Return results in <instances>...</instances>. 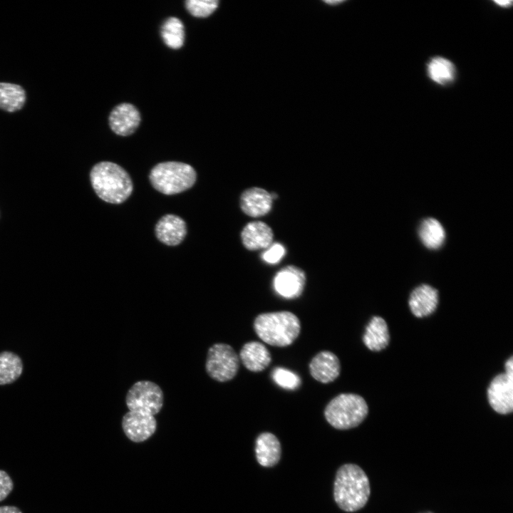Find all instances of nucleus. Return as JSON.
I'll return each instance as SVG.
<instances>
[{
    "label": "nucleus",
    "instance_id": "nucleus-1",
    "mask_svg": "<svg viewBox=\"0 0 513 513\" xmlns=\"http://www.w3.org/2000/svg\"><path fill=\"white\" fill-rule=\"evenodd\" d=\"M370 494L369 480L361 467L352 463L339 467L334 482L333 497L342 510L353 512L362 509Z\"/></svg>",
    "mask_w": 513,
    "mask_h": 513
},
{
    "label": "nucleus",
    "instance_id": "nucleus-2",
    "mask_svg": "<svg viewBox=\"0 0 513 513\" xmlns=\"http://www.w3.org/2000/svg\"><path fill=\"white\" fill-rule=\"evenodd\" d=\"M93 188L103 201L120 204L133 191V182L128 172L120 165L108 161L95 165L90 174Z\"/></svg>",
    "mask_w": 513,
    "mask_h": 513
},
{
    "label": "nucleus",
    "instance_id": "nucleus-3",
    "mask_svg": "<svg viewBox=\"0 0 513 513\" xmlns=\"http://www.w3.org/2000/svg\"><path fill=\"white\" fill-rule=\"evenodd\" d=\"M259 338L266 343L276 347L292 344L301 331V322L292 312L287 311L259 314L253 323Z\"/></svg>",
    "mask_w": 513,
    "mask_h": 513
},
{
    "label": "nucleus",
    "instance_id": "nucleus-4",
    "mask_svg": "<svg viewBox=\"0 0 513 513\" xmlns=\"http://www.w3.org/2000/svg\"><path fill=\"white\" fill-rule=\"evenodd\" d=\"M368 407L365 399L353 393L334 397L324 409L327 422L336 429L348 430L359 425L366 418Z\"/></svg>",
    "mask_w": 513,
    "mask_h": 513
},
{
    "label": "nucleus",
    "instance_id": "nucleus-5",
    "mask_svg": "<svg viewBox=\"0 0 513 513\" xmlns=\"http://www.w3.org/2000/svg\"><path fill=\"white\" fill-rule=\"evenodd\" d=\"M196 177V172L191 165L175 161L156 165L149 175L153 187L168 195L177 194L192 187Z\"/></svg>",
    "mask_w": 513,
    "mask_h": 513
},
{
    "label": "nucleus",
    "instance_id": "nucleus-6",
    "mask_svg": "<svg viewBox=\"0 0 513 513\" xmlns=\"http://www.w3.org/2000/svg\"><path fill=\"white\" fill-rule=\"evenodd\" d=\"M239 368V358L229 344L217 343L207 351L205 370L213 380L224 383L232 380Z\"/></svg>",
    "mask_w": 513,
    "mask_h": 513
},
{
    "label": "nucleus",
    "instance_id": "nucleus-7",
    "mask_svg": "<svg viewBox=\"0 0 513 513\" xmlns=\"http://www.w3.org/2000/svg\"><path fill=\"white\" fill-rule=\"evenodd\" d=\"M164 394L161 388L150 380L135 382L128 390L125 403L130 411L154 416L162 409Z\"/></svg>",
    "mask_w": 513,
    "mask_h": 513
},
{
    "label": "nucleus",
    "instance_id": "nucleus-8",
    "mask_svg": "<svg viewBox=\"0 0 513 513\" xmlns=\"http://www.w3.org/2000/svg\"><path fill=\"white\" fill-rule=\"evenodd\" d=\"M491 407L499 414L507 415L513 410V376L501 373L495 376L487 389Z\"/></svg>",
    "mask_w": 513,
    "mask_h": 513
},
{
    "label": "nucleus",
    "instance_id": "nucleus-9",
    "mask_svg": "<svg viewBox=\"0 0 513 513\" xmlns=\"http://www.w3.org/2000/svg\"><path fill=\"white\" fill-rule=\"evenodd\" d=\"M306 275L300 268L289 265L279 270L274 277L273 286L281 296L293 299L299 297L306 284Z\"/></svg>",
    "mask_w": 513,
    "mask_h": 513
},
{
    "label": "nucleus",
    "instance_id": "nucleus-10",
    "mask_svg": "<svg viewBox=\"0 0 513 513\" xmlns=\"http://www.w3.org/2000/svg\"><path fill=\"white\" fill-rule=\"evenodd\" d=\"M122 428L131 441L141 442L155 433L157 422L152 415L129 410L123 417Z\"/></svg>",
    "mask_w": 513,
    "mask_h": 513
},
{
    "label": "nucleus",
    "instance_id": "nucleus-11",
    "mask_svg": "<svg viewBox=\"0 0 513 513\" xmlns=\"http://www.w3.org/2000/svg\"><path fill=\"white\" fill-rule=\"evenodd\" d=\"M140 123L138 110L132 104L123 103L115 106L109 116V125L117 135L127 136L133 134Z\"/></svg>",
    "mask_w": 513,
    "mask_h": 513
},
{
    "label": "nucleus",
    "instance_id": "nucleus-12",
    "mask_svg": "<svg viewBox=\"0 0 513 513\" xmlns=\"http://www.w3.org/2000/svg\"><path fill=\"white\" fill-rule=\"evenodd\" d=\"M311 375L321 383L334 381L340 375L341 363L336 354L329 351L318 353L309 365Z\"/></svg>",
    "mask_w": 513,
    "mask_h": 513
},
{
    "label": "nucleus",
    "instance_id": "nucleus-13",
    "mask_svg": "<svg viewBox=\"0 0 513 513\" xmlns=\"http://www.w3.org/2000/svg\"><path fill=\"white\" fill-rule=\"evenodd\" d=\"M269 192L261 187H251L244 190L240 197V207L243 212L253 217L266 214L272 207Z\"/></svg>",
    "mask_w": 513,
    "mask_h": 513
},
{
    "label": "nucleus",
    "instance_id": "nucleus-14",
    "mask_svg": "<svg viewBox=\"0 0 513 513\" xmlns=\"http://www.w3.org/2000/svg\"><path fill=\"white\" fill-rule=\"evenodd\" d=\"M187 234L185 221L174 214L163 216L156 224L157 238L168 246H176L182 242Z\"/></svg>",
    "mask_w": 513,
    "mask_h": 513
},
{
    "label": "nucleus",
    "instance_id": "nucleus-15",
    "mask_svg": "<svg viewBox=\"0 0 513 513\" xmlns=\"http://www.w3.org/2000/svg\"><path fill=\"white\" fill-rule=\"evenodd\" d=\"M437 304V290L427 284H423L415 288L410 294L409 299L410 311L418 318H423L432 314L435 311Z\"/></svg>",
    "mask_w": 513,
    "mask_h": 513
},
{
    "label": "nucleus",
    "instance_id": "nucleus-16",
    "mask_svg": "<svg viewBox=\"0 0 513 513\" xmlns=\"http://www.w3.org/2000/svg\"><path fill=\"white\" fill-rule=\"evenodd\" d=\"M273 238L271 227L260 221L249 222L241 232L242 244L249 250L266 249L272 244Z\"/></svg>",
    "mask_w": 513,
    "mask_h": 513
},
{
    "label": "nucleus",
    "instance_id": "nucleus-17",
    "mask_svg": "<svg viewBox=\"0 0 513 513\" xmlns=\"http://www.w3.org/2000/svg\"><path fill=\"white\" fill-rule=\"evenodd\" d=\"M244 366L252 372H261L271 361L270 352L259 341H249L244 344L239 356Z\"/></svg>",
    "mask_w": 513,
    "mask_h": 513
},
{
    "label": "nucleus",
    "instance_id": "nucleus-18",
    "mask_svg": "<svg viewBox=\"0 0 513 513\" xmlns=\"http://www.w3.org/2000/svg\"><path fill=\"white\" fill-rule=\"evenodd\" d=\"M255 452L259 465L265 467H273L280 460V442L274 434L262 432L256 440Z\"/></svg>",
    "mask_w": 513,
    "mask_h": 513
},
{
    "label": "nucleus",
    "instance_id": "nucleus-19",
    "mask_svg": "<svg viewBox=\"0 0 513 513\" xmlns=\"http://www.w3.org/2000/svg\"><path fill=\"white\" fill-rule=\"evenodd\" d=\"M390 341L388 327L380 316H373L366 328L363 341L370 351H380L386 348Z\"/></svg>",
    "mask_w": 513,
    "mask_h": 513
},
{
    "label": "nucleus",
    "instance_id": "nucleus-20",
    "mask_svg": "<svg viewBox=\"0 0 513 513\" xmlns=\"http://www.w3.org/2000/svg\"><path fill=\"white\" fill-rule=\"evenodd\" d=\"M428 76L434 83L446 86L455 79L456 68L449 59L442 56H435L427 63Z\"/></svg>",
    "mask_w": 513,
    "mask_h": 513
},
{
    "label": "nucleus",
    "instance_id": "nucleus-21",
    "mask_svg": "<svg viewBox=\"0 0 513 513\" xmlns=\"http://www.w3.org/2000/svg\"><path fill=\"white\" fill-rule=\"evenodd\" d=\"M26 92L19 85L0 82V109L7 112L20 110L26 101Z\"/></svg>",
    "mask_w": 513,
    "mask_h": 513
},
{
    "label": "nucleus",
    "instance_id": "nucleus-22",
    "mask_svg": "<svg viewBox=\"0 0 513 513\" xmlns=\"http://www.w3.org/2000/svg\"><path fill=\"white\" fill-rule=\"evenodd\" d=\"M419 235L423 244L429 249H437L444 242L445 232L442 224L435 219L423 220L419 227Z\"/></svg>",
    "mask_w": 513,
    "mask_h": 513
},
{
    "label": "nucleus",
    "instance_id": "nucleus-23",
    "mask_svg": "<svg viewBox=\"0 0 513 513\" xmlns=\"http://www.w3.org/2000/svg\"><path fill=\"white\" fill-rule=\"evenodd\" d=\"M23 364L15 353L4 351L0 353V385L14 382L21 375Z\"/></svg>",
    "mask_w": 513,
    "mask_h": 513
},
{
    "label": "nucleus",
    "instance_id": "nucleus-24",
    "mask_svg": "<svg viewBox=\"0 0 513 513\" xmlns=\"http://www.w3.org/2000/svg\"><path fill=\"white\" fill-rule=\"evenodd\" d=\"M161 36L170 48L177 49L182 46L185 30L182 22L177 17H169L161 26Z\"/></svg>",
    "mask_w": 513,
    "mask_h": 513
},
{
    "label": "nucleus",
    "instance_id": "nucleus-25",
    "mask_svg": "<svg viewBox=\"0 0 513 513\" xmlns=\"http://www.w3.org/2000/svg\"><path fill=\"white\" fill-rule=\"evenodd\" d=\"M271 377L275 383L287 390H296L301 384V380L296 373L281 367L273 369Z\"/></svg>",
    "mask_w": 513,
    "mask_h": 513
},
{
    "label": "nucleus",
    "instance_id": "nucleus-26",
    "mask_svg": "<svg viewBox=\"0 0 513 513\" xmlns=\"http://www.w3.org/2000/svg\"><path fill=\"white\" fill-rule=\"evenodd\" d=\"M219 1L216 0H187L185 6L187 11L196 17H207L217 8Z\"/></svg>",
    "mask_w": 513,
    "mask_h": 513
},
{
    "label": "nucleus",
    "instance_id": "nucleus-27",
    "mask_svg": "<svg viewBox=\"0 0 513 513\" xmlns=\"http://www.w3.org/2000/svg\"><path fill=\"white\" fill-rule=\"evenodd\" d=\"M286 254L285 247L280 243L271 244L261 254L262 259L270 264H274L281 260Z\"/></svg>",
    "mask_w": 513,
    "mask_h": 513
},
{
    "label": "nucleus",
    "instance_id": "nucleus-28",
    "mask_svg": "<svg viewBox=\"0 0 513 513\" xmlns=\"http://www.w3.org/2000/svg\"><path fill=\"white\" fill-rule=\"evenodd\" d=\"M13 487L14 484L10 476L5 471L0 470V502L6 498Z\"/></svg>",
    "mask_w": 513,
    "mask_h": 513
},
{
    "label": "nucleus",
    "instance_id": "nucleus-29",
    "mask_svg": "<svg viewBox=\"0 0 513 513\" xmlns=\"http://www.w3.org/2000/svg\"><path fill=\"white\" fill-rule=\"evenodd\" d=\"M0 513H22L21 511L14 506L0 507Z\"/></svg>",
    "mask_w": 513,
    "mask_h": 513
},
{
    "label": "nucleus",
    "instance_id": "nucleus-30",
    "mask_svg": "<svg viewBox=\"0 0 513 513\" xmlns=\"http://www.w3.org/2000/svg\"><path fill=\"white\" fill-rule=\"evenodd\" d=\"M505 373L513 376V358L510 357L505 363Z\"/></svg>",
    "mask_w": 513,
    "mask_h": 513
},
{
    "label": "nucleus",
    "instance_id": "nucleus-31",
    "mask_svg": "<svg viewBox=\"0 0 513 513\" xmlns=\"http://www.w3.org/2000/svg\"><path fill=\"white\" fill-rule=\"evenodd\" d=\"M494 3L497 4L499 6L505 7V8L510 6L512 4V1H495Z\"/></svg>",
    "mask_w": 513,
    "mask_h": 513
},
{
    "label": "nucleus",
    "instance_id": "nucleus-32",
    "mask_svg": "<svg viewBox=\"0 0 513 513\" xmlns=\"http://www.w3.org/2000/svg\"><path fill=\"white\" fill-rule=\"evenodd\" d=\"M341 2H343V1H326V3H327L328 4H339Z\"/></svg>",
    "mask_w": 513,
    "mask_h": 513
},
{
    "label": "nucleus",
    "instance_id": "nucleus-33",
    "mask_svg": "<svg viewBox=\"0 0 513 513\" xmlns=\"http://www.w3.org/2000/svg\"><path fill=\"white\" fill-rule=\"evenodd\" d=\"M423 513H432V512H423Z\"/></svg>",
    "mask_w": 513,
    "mask_h": 513
}]
</instances>
